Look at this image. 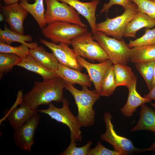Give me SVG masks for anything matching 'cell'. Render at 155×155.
I'll return each instance as SVG.
<instances>
[{
	"instance_id": "1",
	"label": "cell",
	"mask_w": 155,
	"mask_h": 155,
	"mask_svg": "<svg viewBox=\"0 0 155 155\" xmlns=\"http://www.w3.org/2000/svg\"><path fill=\"white\" fill-rule=\"evenodd\" d=\"M67 83L59 76L42 82L35 81L32 90L24 95L23 100L35 109L40 105H48L52 101L62 102L63 90Z\"/></svg>"
},
{
	"instance_id": "2",
	"label": "cell",
	"mask_w": 155,
	"mask_h": 155,
	"mask_svg": "<svg viewBox=\"0 0 155 155\" xmlns=\"http://www.w3.org/2000/svg\"><path fill=\"white\" fill-rule=\"evenodd\" d=\"M65 88L72 94L75 99L78 110L76 117L81 127H87L94 125L96 112L93 107L100 95L95 90H90L85 86H82V90H80L71 84L67 83Z\"/></svg>"
},
{
	"instance_id": "3",
	"label": "cell",
	"mask_w": 155,
	"mask_h": 155,
	"mask_svg": "<svg viewBox=\"0 0 155 155\" xmlns=\"http://www.w3.org/2000/svg\"><path fill=\"white\" fill-rule=\"evenodd\" d=\"M93 39L102 48L113 64L127 65L130 61V48L124 40H118L109 37L97 31L93 34Z\"/></svg>"
},
{
	"instance_id": "4",
	"label": "cell",
	"mask_w": 155,
	"mask_h": 155,
	"mask_svg": "<svg viewBox=\"0 0 155 155\" xmlns=\"http://www.w3.org/2000/svg\"><path fill=\"white\" fill-rule=\"evenodd\" d=\"M62 102L63 106L61 108L56 107L51 102L48 105V108L40 109L38 111L47 115L52 119L66 125L70 130V139H73L76 143L81 142L82 137V132L77 118L69 109L67 98L64 97Z\"/></svg>"
},
{
	"instance_id": "5",
	"label": "cell",
	"mask_w": 155,
	"mask_h": 155,
	"mask_svg": "<svg viewBox=\"0 0 155 155\" xmlns=\"http://www.w3.org/2000/svg\"><path fill=\"white\" fill-rule=\"evenodd\" d=\"M86 27L70 23L60 22L47 24L42 29L44 36L55 44L63 43L71 44L72 39L88 32Z\"/></svg>"
},
{
	"instance_id": "6",
	"label": "cell",
	"mask_w": 155,
	"mask_h": 155,
	"mask_svg": "<svg viewBox=\"0 0 155 155\" xmlns=\"http://www.w3.org/2000/svg\"><path fill=\"white\" fill-rule=\"evenodd\" d=\"M44 0L46 7L44 15L46 24L64 22L87 27L81 21L79 13L70 5L57 0Z\"/></svg>"
},
{
	"instance_id": "7",
	"label": "cell",
	"mask_w": 155,
	"mask_h": 155,
	"mask_svg": "<svg viewBox=\"0 0 155 155\" xmlns=\"http://www.w3.org/2000/svg\"><path fill=\"white\" fill-rule=\"evenodd\" d=\"M91 32H88L72 40L71 45L77 55L92 61L100 62L109 59L102 48L94 40Z\"/></svg>"
},
{
	"instance_id": "8",
	"label": "cell",
	"mask_w": 155,
	"mask_h": 155,
	"mask_svg": "<svg viewBox=\"0 0 155 155\" xmlns=\"http://www.w3.org/2000/svg\"><path fill=\"white\" fill-rule=\"evenodd\" d=\"M137 11V5L133 3L121 15L112 18L107 17L105 21L96 24V30L108 36H111L118 40H121L127 26Z\"/></svg>"
},
{
	"instance_id": "9",
	"label": "cell",
	"mask_w": 155,
	"mask_h": 155,
	"mask_svg": "<svg viewBox=\"0 0 155 155\" xmlns=\"http://www.w3.org/2000/svg\"><path fill=\"white\" fill-rule=\"evenodd\" d=\"M113 117L109 112H106L104 115L106 130L100 136L101 139L111 145L115 150L122 153L123 155H128L132 153L149 150L148 148L140 149L135 147L132 142L124 137L117 135L114 129L111 119Z\"/></svg>"
},
{
	"instance_id": "10",
	"label": "cell",
	"mask_w": 155,
	"mask_h": 155,
	"mask_svg": "<svg viewBox=\"0 0 155 155\" xmlns=\"http://www.w3.org/2000/svg\"><path fill=\"white\" fill-rule=\"evenodd\" d=\"M40 116L37 113L20 127L15 129L13 139L16 145L21 150L31 152L34 144L35 132Z\"/></svg>"
},
{
	"instance_id": "11",
	"label": "cell",
	"mask_w": 155,
	"mask_h": 155,
	"mask_svg": "<svg viewBox=\"0 0 155 155\" xmlns=\"http://www.w3.org/2000/svg\"><path fill=\"white\" fill-rule=\"evenodd\" d=\"M39 40L41 43L51 51L59 63L80 71L83 69V67L77 61L78 55L73 49L69 47L68 44L63 43L55 44L40 38Z\"/></svg>"
},
{
	"instance_id": "12",
	"label": "cell",
	"mask_w": 155,
	"mask_h": 155,
	"mask_svg": "<svg viewBox=\"0 0 155 155\" xmlns=\"http://www.w3.org/2000/svg\"><path fill=\"white\" fill-rule=\"evenodd\" d=\"M1 11L5 22L12 30L24 35L23 22L28 12L18 3L5 4Z\"/></svg>"
},
{
	"instance_id": "13",
	"label": "cell",
	"mask_w": 155,
	"mask_h": 155,
	"mask_svg": "<svg viewBox=\"0 0 155 155\" xmlns=\"http://www.w3.org/2000/svg\"><path fill=\"white\" fill-rule=\"evenodd\" d=\"M76 59L79 64L87 71L95 90L100 95L102 79L108 69L113 64L112 62L109 59L99 63L94 64L78 55Z\"/></svg>"
},
{
	"instance_id": "14",
	"label": "cell",
	"mask_w": 155,
	"mask_h": 155,
	"mask_svg": "<svg viewBox=\"0 0 155 155\" xmlns=\"http://www.w3.org/2000/svg\"><path fill=\"white\" fill-rule=\"evenodd\" d=\"M18 107H14L8 109L4 112V119L9 121L10 124L15 130L20 127L29 120L37 113V109L31 107L26 102L23 101Z\"/></svg>"
},
{
	"instance_id": "15",
	"label": "cell",
	"mask_w": 155,
	"mask_h": 155,
	"mask_svg": "<svg viewBox=\"0 0 155 155\" xmlns=\"http://www.w3.org/2000/svg\"><path fill=\"white\" fill-rule=\"evenodd\" d=\"M57 0L72 7L86 19L90 25L93 34L96 33V12L100 0H92L88 2H83L79 0Z\"/></svg>"
},
{
	"instance_id": "16",
	"label": "cell",
	"mask_w": 155,
	"mask_h": 155,
	"mask_svg": "<svg viewBox=\"0 0 155 155\" xmlns=\"http://www.w3.org/2000/svg\"><path fill=\"white\" fill-rule=\"evenodd\" d=\"M58 76L64 80L67 83L74 85L78 84L81 86L90 87L92 82L88 75L80 71L65 66L59 63L57 69L55 71Z\"/></svg>"
},
{
	"instance_id": "17",
	"label": "cell",
	"mask_w": 155,
	"mask_h": 155,
	"mask_svg": "<svg viewBox=\"0 0 155 155\" xmlns=\"http://www.w3.org/2000/svg\"><path fill=\"white\" fill-rule=\"evenodd\" d=\"M137 78L127 88L129 90L127 100L125 105L120 109L121 113L125 117H129L139 106L146 103L150 102L151 100L142 97L136 89Z\"/></svg>"
},
{
	"instance_id": "18",
	"label": "cell",
	"mask_w": 155,
	"mask_h": 155,
	"mask_svg": "<svg viewBox=\"0 0 155 155\" xmlns=\"http://www.w3.org/2000/svg\"><path fill=\"white\" fill-rule=\"evenodd\" d=\"M155 26V19L144 13L137 11L127 26L123 37L136 38L137 31L143 28Z\"/></svg>"
},
{
	"instance_id": "19",
	"label": "cell",
	"mask_w": 155,
	"mask_h": 155,
	"mask_svg": "<svg viewBox=\"0 0 155 155\" xmlns=\"http://www.w3.org/2000/svg\"><path fill=\"white\" fill-rule=\"evenodd\" d=\"M17 66L39 75L43 80H47L58 76L55 71L46 68L30 54L22 58L21 61Z\"/></svg>"
},
{
	"instance_id": "20",
	"label": "cell",
	"mask_w": 155,
	"mask_h": 155,
	"mask_svg": "<svg viewBox=\"0 0 155 155\" xmlns=\"http://www.w3.org/2000/svg\"><path fill=\"white\" fill-rule=\"evenodd\" d=\"M30 55L46 68L55 71L59 62L53 52H47L42 46L29 49Z\"/></svg>"
},
{
	"instance_id": "21",
	"label": "cell",
	"mask_w": 155,
	"mask_h": 155,
	"mask_svg": "<svg viewBox=\"0 0 155 155\" xmlns=\"http://www.w3.org/2000/svg\"><path fill=\"white\" fill-rule=\"evenodd\" d=\"M32 39L30 35H24L12 30L7 27L6 24L4 25L3 30L0 29V41L4 42L8 45H11L12 43L17 42L27 45L29 49L37 47L38 44L36 42H31Z\"/></svg>"
},
{
	"instance_id": "22",
	"label": "cell",
	"mask_w": 155,
	"mask_h": 155,
	"mask_svg": "<svg viewBox=\"0 0 155 155\" xmlns=\"http://www.w3.org/2000/svg\"><path fill=\"white\" fill-rule=\"evenodd\" d=\"M141 106L140 119L136 125L131 128V131L146 130L155 133V111L145 104Z\"/></svg>"
},
{
	"instance_id": "23",
	"label": "cell",
	"mask_w": 155,
	"mask_h": 155,
	"mask_svg": "<svg viewBox=\"0 0 155 155\" xmlns=\"http://www.w3.org/2000/svg\"><path fill=\"white\" fill-rule=\"evenodd\" d=\"M34 0L33 4L28 3L29 0H20L19 3L32 15L42 30L46 26L44 16V0Z\"/></svg>"
},
{
	"instance_id": "24",
	"label": "cell",
	"mask_w": 155,
	"mask_h": 155,
	"mask_svg": "<svg viewBox=\"0 0 155 155\" xmlns=\"http://www.w3.org/2000/svg\"><path fill=\"white\" fill-rule=\"evenodd\" d=\"M132 63L155 62V44L135 46L130 49Z\"/></svg>"
},
{
	"instance_id": "25",
	"label": "cell",
	"mask_w": 155,
	"mask_h": 155,
	"mask_svg": "<svg viewBox=\"0 0 155 155\" xmlns=\"http://www.w3.org/2000/svg\"><path fill=\"white\" fill-rule=\"evenodd\" d=\"M114 73L117 87L124 86L127 87L137 78L131 69L126 65H114Z\"/></svg>"
},
{
	"instance_id": "26",
	"label": "cell",
	"mask_w": 155,
	"mask_h": 155,
	"mask_svg": "<svg viewBox=\"0 0 155 155\" xmlns=\"http://www.w3.org/2000/svg\"><path fill=\"white\" fill-rule=\"evenodd\" d=\"M117 87L113 64L108 69L102 79L100 93V96H109L113 94Z\"/></svg>"
},
{
	"instance_id": "27",
	"label": "cell",
	"mask_w": 155,
	"mask_h": 155,
	"mask_svg": "<svg viewBox=\"0 0 155 155\" xmlns=\"http://www.w3.org/2000/svg\"><path fill=\"white\" fill-rule=\"evenodd\" d=\"M22 58L13 54L0 53V79L3 75L12 70L13 66L21 61Z\"/></svg>"
},
{
	"instance_id": "28",
	"label": "cell",
	"mask_w": 155,
	"mask_h": 155,
	"mask_svg": "<svg viewBox=\"0 0 155 155\" xmlns=\"http://www.w3.org/2000/svg\"><path fill=\"white\" fill-rule=\"evenodd\" d=\"M154 63V61L134 63L137 69L145 81L149 91L152 90Z\"/></svg>"
},
{
	"instance_id": "29",
	"label": "cell",
	"mask_w": 155,
	"mask_h": 155,
	"mask_svg": "<svg viewBox=\"0 0 155 155\" xmlns=\"http://www.w3.org/2000/svg\"><path fill=\"white\" fill-rule=\"evenodd\" d=\"M144 31V34L141 37L134 40H130L127 44L129 47L155 44V28L152 29L146 28Z\"/></svg>"
},
{
	"instance_id": "30",
	"label": "cell",
	"mask_w": 155,
	"mask_h": 155,
	"mask_svg": "<svg viewBox=\"0 0 155 155\" xmlns=\"http://www.w3.org/2000/svg\"><path fill=\"white\" fill-rule=\"evenodd\" d=\"M29 48L27 45L24 44H22L18 46H13L0 41V53L13 54L23 58L30 54Z\"/></svg>"
},
{
	"instance_id": "31",
	"label": "cell",
	"mask_w": 155,
	"mask_h": 155,
	"mask_svg": "<svg viewBox=\"0 0 155 155\" xmlns=\"http://www.w3.org/2000/svg\"><path fill=\"white\" fill-rule=\"evenodd\" d=\"M73 140L70 139L69 145L63 152L60 154L61 155H87L88 152L92 145V142L89 140L83 146L76 147L77 144Z\"/></svg>"
},
{
	"instance_id": "32",
	"label": "cell",
	"mask_w": 155,
	"mask_h": 155,
	"mask_svg": "<svg viewBox=\"0 0 155 155\" xmlns=\"http://www.w3.org/2000/svg\"><path fill=\"white\" fill-rule=\"evenodd\" d=\"M137 6L138 11L155 19V2L150 0H131Z\"/></svg>"
},
{
	"instance_id": "33",
	"label": "cell",
	"mask_w": 155,
	"mask_h": 155,
	"mask_svg": "<svg viewBox=\"0 0 155 155\" xmlns=\"http://www.w3.org/2000/svg\"><path fill=\"white\" fill-rule=\"evenodd\" d=\"M87 155H123L120 152L115 150H111L104 146L101 142L98 141L96 146L89 150Z\"/></svg>"
},
{
	"instance_id": "34",
	"label": "cell",
	"mask_w": 155,
	"mask_h": 155,
	"mask_svg": "<svg viewBox=\"0 0 155 155\" xmlns=\"http://www.w3.org/2000/svg\"><path fill=\"white\" fill-rule=\"evenodd\" d=\"M133 3L131 0H109L108 3H104L100 11V14L107 12L111 7L114 5L122 6L124 10L129 7Z\"/></svg>"
},
{
	"instance_id": "35",
	"label": "cell",
	"mask_w": 155,
	"mask_h": 155,
	"mask_svg": "<svg viewBox=\"0 0 155 155\" xmlns=\"http://www.w3.org/2000/svg\"><path fill=\"white\" fill-rule=\"evenodd\" d=\"M143 97L152 100H154L155 101V85L152 89L149 91V93L145 95Z\"/></svg>"
},
{
	"instance_id": "36",
	"label": "cell",
	"mask_w": 155,
	"mask_h": 155,
	"mask_svg": "<svg viewBox=\"0 0 155 155\" xmlns=\"http://www.w3.org/2000/svg\"><path fill=\"white\" fill-rule=\"evenodd\" d=\"M4 1L5 4H10L19 3L20 0H1Z\"/></svg>"
},
{
	"instance_id": "37",
	"label": "cell",
	"mask_w": 155,
	"mask_h": 155,
	"mask_svg": "<svg viewBox=\"0 0 155 155\" xmlns=\"http://www.w3.org/2000/svg\"><path fill=\"white\" fill-rule=\"evenodd\" d=\"M155 85V62L154 65L153 80L152 86V89Z\"/></svg>"
},
{
	"instance_id": "38",
	"label": "cell",
	"mask_w": 155,
	"mask_h": 155,
	"mask_svg": "<svg viewBox=\"0 0 155 155\" xmlns=\"http://www.w3.org/2000/svg\"><path fill=\"white\" fill-rule=\"evenodd\" d=\"M150 151H155V142L149 148Z\"/></svg>"
},
{
	"instance_id": "39",
	"label": "cell",
	"mask_w": 155,
	"mask_h": 155,
	"mask_svg": "<svg viewBox=\"0 0 155 155\" xmlns=\"http://www.w3.org/2000/svg\"><path fill=\"white\" fill-rule=\"evenodd\" d=\"M151 106L155 108V103H151Z\"/></svg>"
},
{
	"instance_id": "40",
	"label": "cell",
	"mask_w": 155,
	"mask_h": 155,
	"mask_svg": "<svg viewBox=\"0 0 155 155\" xmlns=\"http://www.w3.org/2000/svg\"><path fill=\"white\" fill-rule=\"evenodd\" d=\"M155 2V0H150Z\"/></svg>"
}]
</instances>
